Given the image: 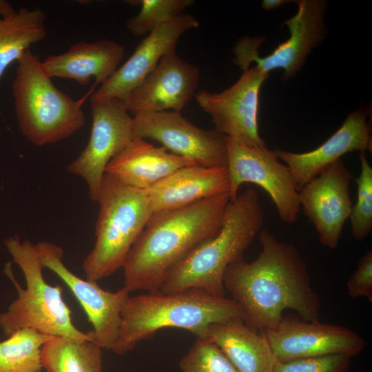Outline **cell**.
I'll use <instances>...</instances> for the list:
<instances>
[{
	"label": "cell",
	"instance_id": "4316f807",
	"mask_svg": "<svg viewBox=\"0 0 372 372\" xmlns=\"http://www.w3.org/2000/svg\"><path fill=\"white\" fill-rule=\"evenodd\" d=\"M361 172L355 182L357 200L352 206L349 216L351 231L353 238L361 240L372 229V167L369 165L365 152L359 154Z\"/></svg>",
	"mask_w": 372,
	"mask_h": 372
},
{
	"label": "cell",
	"instance_id": "5bb4252c",
	"mask_svg": "<svg viewBox=\"0 0 372 372\" xmlns=\"http://www.w3.org/2000/svg\"><path fill=\"white\" fill-rule=\"evenodd\" d=\"M260 332L278 362L333 354L352 358L366 346L364 338L351 329L293 316L282 317L276 326Z\"/></svg>",
	"mask_w": 372,
	"mask_h": 372
},
{
	"label": "cell",
	"instance_id": "d4e9b609",
	"mask_svg": "<svg viewBox=\"0 0 372 372\" xmlns=\"http://www.w3.org/2000/svg\"><path fill=\"white\" fill-rule=\"evenodd\" d=\"M8 337L0 342V372H40L41 348L53 336L23 328Z\"/></svg>",
	"mask_w": 372,
	"mask_h": 372
},
{
	"label": "cell",
	"instance_id": "3957f363",
	"mask_svg": "<svg viewBox=\"0 0 372 372\" xmlns=\"http://www.w3.org/2000/svg\"><path fill=\"white\" fill-rule=\"evenodd\" d=\"M243 320L240 307L231 298L196 289L165 293L158 290L129 296L121 311L117 338L112 351L123 355L162 329H182L206 338L213 323Z\"/></svg>",
	"mask_w": 372,
	"mask_h": 372
},
{
	"label": "cell",
	"instance_id": "f546056e",
	"mask_svg": "<svg viewBox=\"0 0 372 372\" xmlns=\"http://www.w3.org/2000/svg\"><path fill=\"white\" fill-rule=\"evenodd\" d=\"M349 296L365 297L372 302V251L369 250L358 260L357 267L347 282Z\"/></svg>",
	"mask_w": 372,
	"mask_h": 372
},
{
	"label": "cell",
	"instance_id": "30bf717a",
	"mask_svg": "<svg viewBox=\"0 0 372 372\" xmlns=\"http://www.w3.org/2000/svg\"><path fill=\"white\" fill-rule=\"evenodd\" d=\"M92 126L87 145L68 166L70 173L87 183L96 202L109 162L134 138L133 118L122 101L90 98Z\"/></svg>",
	"mask_w": 372,
	"mask_h": 372
},
{
	"label": "cell",
	"instance_id": "4dcf8cb0",
	"mask_svg": "<svg viewBox=\"0 0 372 372\" xmlns=\"http://www.w3.org/2000/svg\"><path fill=\"white\" fill-rule=\"evenodd\" d=\"M11 4L7 1L0 0V17L6 18L16 13Z\"/></svg>",
	"mask_w": 372,
	"mask_h": 372
},
{
	"label": "cell",
	"instance_id": "5b68a950",
	"mask_svg": "<svg viewBox=\"0 0 372 372\" xmlns=\"http://www.w3.org/2000/svg\"><path fill=\"white\" fill-rule=\"evenodd\" d=\"M5 247L23 272L25 289L14 278L10 263L4 272L17 291V298L0 313V327L6 336L23 329L31 328L51 336H63L80 340H92L90 334L78 329L72 320V311L63 299V287L51 285L44 279L43 266L35 246L18 236L8 238Z\"/></svg>",
	"mask_w": 372,
	"mask_h": 372
},
{
	"label": "cell",
	"instance_id": "83f0119b",
	"mask_svg": "<svg viewBox=\"0 0 372 372\" xmlns=\"http://www.w3.org/2000/svg\"><path fill=\"white\" fill-rule=\"evenodd\" d=\"M183 372H238L223 351L207 338H197L179 362Z\"/></svg>",
	"mask_w": 372,
	"mask_h": 372
},
{
	"label": "cell",
	"instance_id": "ffe728a7",
	"mask_svg": "<svg viewBox=\"0 0 372 372\" xmlns=\"http://www.w3.org/2000/svg\"><path fill=\"white\" fill-rule=\"evenodd\" d=\"M124 56V46L114 41H81L63 53L48 56L42 61V65L52 79H72L81 85H87L94 77L95 86L102 85L113 75Z\"/></svg>",
	"mask_w": 372,
	"mask_h": 372
},
{
	"label": "cell",
	"instance_id": "9c48e42d",
	"mask_svg": "<svg viewBox=\"0 0 372 372\" xmlns=\"http://www.w3.org/2000/svg\"><path fill=\"white\" fill-rule=\"evenodd\" d=\"M227 148L230 200L237 197L242 184L254 183L268 193L282 221L295 223L301 209L299 192L289 168L280 162L275 150L249 146L229 136Z\"/></svg>",
	"mask_w": 372,
	"mask_h": 372
},
{
	"label": "cell",
	"instance_id": "2e32d148",
	"mask_svg": "<svg viewBox=\"0 0 372 372\" xmlns=\"http://www.w3.org/2000/svg\"><path fill=\"white\" fill-rule=\"evenodd\" d=\"M198 68L179 57L176 50L165 54L154 69L122 101L129 112H180L196 94Z\"/></svg>",
	"mask_w": 372,
	"mask_h": 372
},
{
	"label": "cell",
	"instance_id": "484cf974",
	"mask_svg": "<svg viewBox=\"0 0 372 372\" xmlns=\"http://www.w3.org/2000/svg\"><path fill=\"white\" fill-rule=\"evenodd\" d=\"M131 5L141 6L138 14L130 18L126 28L134 37H145L164 21L184 13L193 0H135Z\"/></svg>",
	"mask_w": 372,
	"mask_h": 372
},
{
	"label": "cell",
	"instance_id": "1f68e13d",
	"mask_svg": "<svg viewBox=\"0 0 372 372\" xmlns=\"http://www.w3.org/2000/svg\"><path fill=\"white\" fill-rule=\"evenodd\" d=\"M291 1L286 0H263L262 1V8L265 10H271L281 6L282 4Z\"/></svg>",
	"mask_w": 372,
	"mask_h": 372
},
{
	"label": "cell",
	"instance_id": "e0dca14e",
	"mask_svg": "<svg viewBox=\"0 0 372 372\" xmlns=\"http://www.w3.org/2000/svg\"><path fill=\"white\" fill-rule=\"evenodd\" d=\"M198 26V19L186 13L164 21L143 38L131 56L91 97L123 101L154 69L165 54L176 50L183 34Z\"/></svg>",
	"mask_w": 372,
	"mask_h": 372
},
{
	"label": "cell",
	"instance_id": "d6986e66",
	"mask_svg": "<svg viewBox=\"0 0 372 372\" xmlns=\"http://www.w3.org/2000/svg\"><path fill=\"white\" fill-rule=\"evenodd\" d=\"M226 167H183L146 189L152 213L169 211L200 200L229 195Z\"/></svg>",
	"mask_w": 372,
	"mask_h": 372
},
{
	"label": "cell",
	"instance_id": "44dd1931",
	"mask_svg": "<svg viewBox=\"0 0 372 372\" xmlns=\"http://www.w3.org/2000/svg\"><path fill=\"white\" fill-rule=\"evenodd\" d=\"M188 158L168 152L144 139L134 137L107 164V173L129 187L146 190L153 185L188 165Z\"/></svg>",
	"mask_w": 372,
	"mask_h": 372
},
{
	"label": "cell",
	"instance_id": "277c9868",
	"mask_svg": "<svg viewBox=\"0 0 372 372\" xmlns=\"http://www.w3.org/2000/svg\"><path fill=\"white\" fill-rule=\"evenodd\" d=\"M264 212L253 188L228 203L219 232L204 242L167 276L160 291L165 293L196 289L225 296L224 276L243 254L260 231Z\"/></svg>",
	"mask_w": 372,
	"mask_h": 372
},
{
	"label": "cell",
	"instance_id": "7c38bea8",
	"mask_svg": "<svg viewBox=\"0 0 372 372\" xmlns=\"http://www.w3.org/2000/svg\"><path fill=\"white\" fill-rule=\"evenodd\" d=\"M34 246L43 267L59 277L79 301L93 327L88 332L92 340L102 349L111 350L117 338L121 311L130 292L124 287L114 292L105 291L97 282L79 278L65 266L63 250L54 243L42 241Z\"/></svg>",
	"mask_w": 372,
	"mask_h": 372
},
{
	"label": "cell",
	"instance_id": "ac0fdd59",
	"mask_svg": "<svg viewBox=\"0 0 372 372\" xmlns=\"http://www.w3.org/2000/svg\"><path fill=\"white\" fill-rule=\"evenodd\" d=\"M368 108L360 107L347 115L341 127L317 148L295 153L275 152L289 168L298 192L347 153L372 151L371 119Z\"/></svg>",
	"mask_w": 372,
	"mask_h": 372
},
{
	"label": "cell",
	"instance_id": "7a4b0ae2",
	"mask_svg": "<svg viewBox=\"0 0 372 372\" xmlns=\"http://www.w3.org/2000/svg\"><path fill=\"white\" fill-rule=\"evenodd\" d=\"M229 194L152 214L125 265L124 287L158 290L170 272L191 252L220 231Z\"/></svg>",
	"mask_w": 372,
	"mask_h": 372
},
{
	"label": "cell",
	"instance_id": "7402d4cb",
	"mask_svg": "<svg viewBox=\"0 0 372 372\" xmlns=\"http://www.w3.org/2000/svg\"><path fill=\"white\" fill-rule=\"evenodd\" d=\"M206 338L218 347L238 372H273L278 362L265 336L242 319L211 324Z\"/></svg>",
	"mask_w": 372,
	"mask_h": 372
},
{
	"label": "cell",
	"instance_id": "6da1fadb",
	"mask_svg": "<svg viewBox=\"0 0 372 372\" xmlns=\"http://www.w3.org/2000/svg\"><path fill=\"white\" fill-rule=\"evenodd\" d=\"M262 250L251 262L231 264L223 280L243 312V321L260 331L276 326L286 309L305 321H320V300L308 268L296 247L280 242L267 229L259 234Z\"/></svg>",
	"mask_w": 372,
	"mask_h": 372
},
{
	"label": "cell",
	"instance_id": "52a82bcc",
	"mask_svg": "<svg viewBox=\"0 0 372 372\" xmlns=\"http://www.w3.org/2000/svg\"><path fill=\"white\" fill-rule=\"evenodd\" d=\"M96 202V240L83 262L86 279L96 282L123 267L153 214L145 190L125 185L107 173Z\"/></svg>",
	"mask_w": 372,
	"mask_h": 372
},
{
	"label": "cell",
	"instance_id": "8fae6325",
	"mask_svg": "<svg viewBox=\"0 0 372 372\" xmlns=\"http://www.w3.org/2000/svg\"><path fill=\"white\" fill-rule=\"evenodd\" d=\"M133 136L158 141L167 150L205 167H226L227 136L196 126L173 111L134 114Z\"/></svg>",
	"mask_w": 372,
	"mask_h": 372
},
{
	"label": "cell",
	"instance_id": "cb8c5ba5",
	"mask_svg": "<svg viewBox=\"0 0 372 372\" xmlns=\"http://www.w3.org/2000/svg\"><path fill=\"white\" fill-rule=\"evenodd\" d=\"M102 348L92 340L53 336L41 348L46 372H101Z\"/></svg>",
	"mask_w": 372,
	"mask_h": 372
},
{
	"label": "cell",
	"instance_id": "603a6c76",
	"mask_svg": "<svg viewBox=\"0 0 372 372\" xmlns=\"http://www.w3.org/2000/svg\"><path fill=\"white\" fill-rule=\"evenodd\" d=\"M45 20L40 8H21L11 17H0V80L11 63L48 37Z\"/></svg>",
	"mask_w": 372,
	"mask_h": 372
},
{
	"label": "cell",
	"instance_id": "4fadbf2b",
	"mask_svg": "<svg viewBox=\"0 0 372 372\" xmlns=\"http://www.w3.org/2000/svg\"><path fill=\"white\" fill-rule=\"evenodd\" d=\"M269 76L254 65L219 93L200 90L196 101L210 115L216 131L249 146H266L258 132V115L260 90Z\"/></svg>",
	"mask_w": 372,
	"mask_h": 372
},
{
	"label": "cell",
	"instance_id": "f1b7e54d",
	"mask_svg": "<svg viewBox=\"0 0 372 372\" xmlns=\"http://www.w3.org/2000/svg\"><path fill=\"white\" fill-rule=\"evenodd\" d=\"M351 357L333 354L278 362L273 372H349Z\"/></svg>",
	"mask_w": 372,
	"mask_h": 372
},
{
	"label": "cell",
	"instance_id": "ba28073f",
	"mask_svg": "<svg viewBox=\"0 0 372 372\" xmlns=\"http://www.w3.org/2000/svg\"><path fill=\"white\" fill-rule=\"evenodd\" d=\"M298 10L284 21L289 30V38L280 43L269 54L260 56L258 48L265 40L262 37H244L233 48V62L242 71L251 63L263 72L276 69L284 71L282 79L294 77L305 63L311 50L324 39L327 28L324 23L327 3L324 0L295 1Z\"/></svg>",
	"mask_w": 372,
	"mask_h": 372
},
{
	"label": "cell",
	"instance_id": "8992f818",
	"mask_svg": "<svg viewBox=\"0 0 372 372\" xmlns=\"http://www.w3.org/2000/svg\"><path fill=\"white\" fill-rule=\"evenodd\" d=\"M12 89L14 112L23 136L37 146L64 140L85 123L83 100L56 88L39 56L28 50L17 61Z\"/></svg>",
	"mask_w": 372,
	"mask_h": 372
},
{
	"label": "cell",
	"instance_id": "9a60e30c",
	"mask_svg": "<svg viewBox=\"0 0 372 372\" xmlns=\"http://www.w3.org/2000/svg\"><path fill=\"white\" fill-rule=\"evenodd\" d=\"M353 178L341 159L331 164L299 191L300 208L314 226L324 247H338L352 208L349 186Z\"/></svg>",
	"mask_w": 372,
	"mask_h": 372
}]
</instances>
